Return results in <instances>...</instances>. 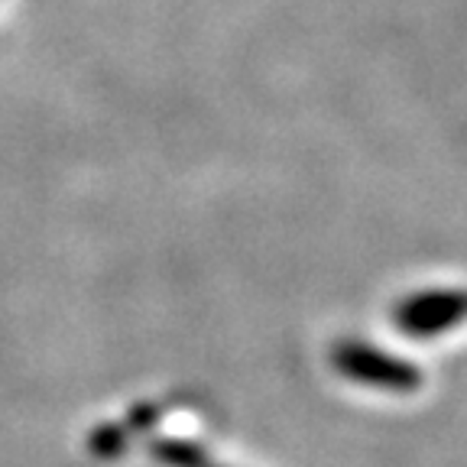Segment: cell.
Returning <instances> with one entry per match:
<instances>
[{"label": "cell", "mask_w": 467, "mask_h": 467, "mask_svg": "<svg viewBox=\"0 0 467 467\" xmlns=\"http://www.w3.org/2000/svg\"><path fill=\"white\" fill-rule=\"evenodd\" d=\"M400 331L412 337H431L454 328L464 318V292L458 289H429L416 292L396 306L393 312Z\"/></svg>", "instance_id": "cell-2"}, {"label": "cell", "mask_w": 467, "mask_h": 467, "mask_svg": "<svg viewBox=\"0 0 467 467\" xmlns=\"http://www.w3.org/2000/svg\"><path fill=\"white\" fill-rule=\"evenodd\" d=\"M331 367L341 377L354 379V383L389 389V393H412V389L422 387L425 379L422 370L412 360L396 358V354H387V350L370 348V344H360V341L337 344L331 350Z\"/></svg>", "instance_id": "cell-1"}, {"label": "cell", "mask_w": 467, "mask_h": 467, "mask_svg": "<svg viewBox=\"0 0 467 467\" xmlns=\"http://www.w3.org/2000/svg\"><path fill=\"white\" fill-rule=\"evenodd\" d=\"M153 454L166 467H221L218 461L208 458L202 445L185 441V438H160L153 441Z\"/></svg>", "instance_id": "cell-3"}]
</instances>
